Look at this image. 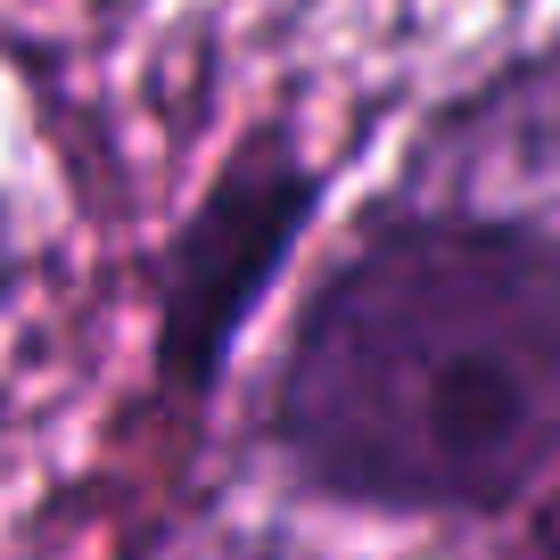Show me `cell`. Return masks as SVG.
I'll list each match as a JSON object with an SVG mask.
<instances>
[{
    "label": "cell",
    "mask_w": 560,
    "mask_h": 560,
    "mask_svg": "<svg viewBox=\"0 0 560 560\" xmlns=\"http://www.w3.org/2000/svg\"><path fill=\"white\" fill-rule=\"evenodd\" d=\"M18 289H25V223H18V207H9V190H0V322H9Z\"/></svg>",
    "instance_id": "3"
},
{
    "label": "cell",
    "mask_w": 560,
    "mask_h": 560,
    "mask_svg": "<svg viewBox=\"0 0 560 560\" xmlns=\"http://www.w3.org/2000/svg\"><path fill=\"white\" fill-rule=\"evenodd\" d=\"M322 174L289 124L256 132L214 165V182L190 198L158 264V330H149V387L182 412H207L231 371V347L256 322V305L280 289L298 240L322 214Z\"/></svg>",
    "instance_id": "2"
},
{
    "label": "cell",
    "mask_w": 560,
    "mask_h": 560,
    "mask_svg": "<svg viewBox=\"0 0 560 560\" xmlns=\"http://www.w3.org/2000/svg\"><path fill=\"white\" fill-rule=\"evenodd\" d=\"M264 445L363 520H511L560 478V223L387 190L272 354Z\"/></svg>",
    "instance_id": "1"
}]
</instances>
